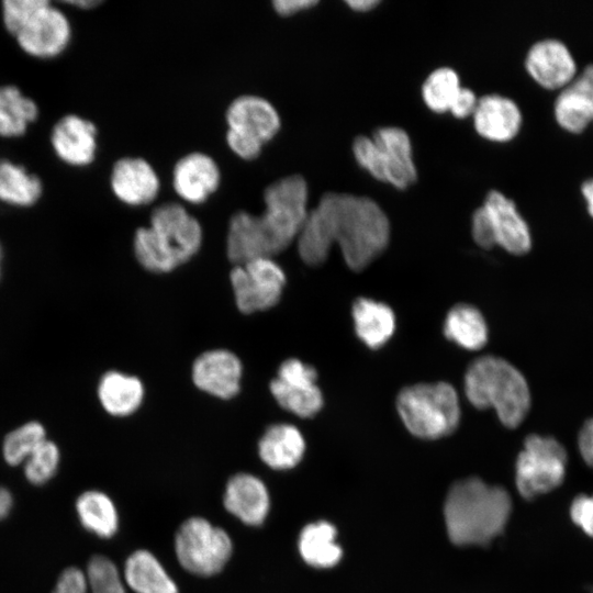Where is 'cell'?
<instances>
[{"label":"cell","mask_w":593,"mask_h":593,"mask_svg":"<svg viewBox=\"0 0 593 593\" xmlns=\"http://www.w3.org/2000/svg\"><path fill=\"white\" fill-rule=\"evenodd\" d=\"M346 3L354 10L358 12H367L372 10L379 4L377 0H348Z\"/></svg>","instance_id":"cell-42"},{"label":"cell","mask_w":593,"mask_h":593,"mask_svg":"<svg viewBox=\"0 0 593 593\" xmlns=\"http://www.w3.org/2000/svg\"><path fill=\"white\" fill-rule=\"evenodd\" d=\"M59 460L60 454L57 445L46 438L25 460L26 479L33 484L47 482L55 474Z\"/></svg>","instance_id":"cell-35"},{"label":"cell","mask_w":593,"mask_h":593,"mask_svg":"<svg viewBox=\"0 0 593 593\" xmlns=\"http://www.w3.org/2000/svg\"><path fill=\"white\" fill-rule=\"evenodd\" d=\"M472 115L477 132L489 141H511L522 125V114L516 103L497 94L480 98Z\"/></svg>","instance_id":"cell-23"},{"label":"cell","mask_w":593,"mask_h":593,"mask_svg":"<svg viewBox=\"0 0 593 593\" xmlns=\"http://www.w3.org/2000/svg\"><path fill=\"white\" fill-rule=\"evenodd\" d=\"M82 526L101 538L112 537L119 527V516L112 500L103 492H83L76 502Z\"/></svg>","instance_id":"cell-32"},{"label":"cell","mask_w":593,"mask_h":593,"mask_svg":"<svg viewBox=\"0 0 593 593\" xmlns=\"http://www.w3.org/2000/svg\"><path fill=\"white\" fill-rule=\"evenodd\" d=\"M53 593H125L116 566L107 557L93 556L87 571L70 567L60 574Z\"/></svg>","instance_id":"cell-22"},{"label":"cell","mask_w":593,"mask_h":593,"mask_svg":"<svg viewBox=\"0 0 593 593\" xmlns=\"http://www.w3.org/2000/svg\"><path fill=\"white\" fill-rule=\"evenodd\" d=\"M581 191L586 201L589 214L593 217V179L583 182Z\"/></svg>","instance_id":"cell-43"},{"label":"cell","mask_w":593,"mask_h":593,"mask_svg":"<svg viewBox=\"0 0 593 593\" xmlns=\"http://www.w3.org/2000/svg\"><path fill=\"white\" fill-rule=\"evenodd\" d=\"M316 380L315 368L299 359L290 358L281 363L269 388L282 409L299 417L307 418L316 415L324 403Z\"/></svg>","instance_id":"cell-14"},{"label":"cell","mask_w":593,"mask_h":593,"mask_svg":"<svg viewBox=\"0 0 593 593\" xmlns=\"http://www.w3.org/2000/svg\"><path fill=\"white\" fill-rule=\"evenodd\" d=\"M46 439V430L37 421L23 423L9 432L2 444L4 460L11 466L25 461Z\"/></svg>","instance_id":"cell-33"},{"label":"cell","mask_w":593,"mask_h":593,"mask_svg":"<svg viewBox=\"0 0 593 593\" xmlns=\"http://www.w3.org/2000/svg\"><path fill=\"white\" fill-rule=\"evenodd\" d=\"M2 258H3V251H2V246L0 244V276H1V270H2Z\"/></svg>","instance_id":"cell-45"},{"label":"cell","mask_w":593,"mask_h":593,"mask_svg":"<svg viewBox=\"0 0 593 593\" xmlns=\"http://www.w3.org/2000/svg\"><path fill=\"white\" fill-rule=\"evenodd\" d=\"M66 3L69 4V5H74L76 8H80V9H91V8H94V7L99 5L101 3V1L80 0V1H68Z\"/></svg>","instance_id":"cell-44"},{"label":"cell","mask_w":593,"mask_h":593,"mask_svg":"<svg viewBox=\"0 0 593 593\" xmlns=\"http://www.w3.org/2000/svg\"><path fill=\"white\" fill-rule=\"evenodd\" d=\"M159 179L154 168L143 158L124 157L116 160L110 174L113 194L128 205L152 202L159 191Z\"/></svg>","instance_id":"cell-18"},{"label":"cell","mask_w":593,"mask_h":593,"mask_svg":"<svg viewBox=\"0 0 593 593\" xmlns=\"http://www.w3.org/2000/svg\"><path fill=\"white\" fill-rule=\"evenodd\" d=\"M304 451L305 441L301 432L290 424L271 425L258 443L260 459L275 470L295 467L303 458Z\"/></svg>","instance_id":"cell-24"},{"label":"cell","mask_w":593,"mask_h":593,"mask_svg":"<svg viewBox=\"0 0 593 593\" xmlns=\"http://www.w3.org/2000/svg\"><path fill=\"white\" fill-rule=\"evenodd\" d=\"M223 503L227 512L249 526L261 525L270 508L265 483L250 473H237L227 481Z\"/></svg>","instance_id":"cell-19"},{"label":"cell","mask_w":593,"mask_h":593,"mask_svg":"<svg viewBox=\"0 0 593 593\" xmlns=\"http://www.w3.org/2000/svg\"><path fill=\"white\" fill-rule=\"evenodd\" d=\"M461 89L457 72L444 67L434 70L422 87L425 104L436 113L449 111Z\"/></svg>","instance_id":"cell-34"},{"label":"cell","mask_w":593,"mask_h":593,"mask_svg":"<svg viewBox=\"0 0 593 593\" xmlns=\"http://www.w3.org/2000/svg\"><path fill=\"white\" fill-rule=\"evenodd\" d=\"M396 410L409 432L423 439L448 436L460 421L458 394L451 384L441 381L403 388Z\"/></svg>","instance_id":"cell-6"},{"label":"cell","mask_w":593,"mask_h":593,"mask_svg":"<svg viewBox=\"0 0 593 593\" xmlns=\"http://www.w3.org/2000/svg\"><path fill=\"white\" fill-rule=\"evenodd\" d=\"M555 116L570 133H581L593 122V65L586 66L561 90L555 103Z\"/></svg>","instance_id":"cell-21"},{"label":"cell","mask_w":593,"mask_h":593,"mask_svg":"<svg viewBox=\"0 0 593 593\" xmlns=\"http://www.w3.org/2000/svg\"><path fill=\"white\" fill-rule=\"evenodd\" d=\"M351 314L356 335L367 347L378 349L392 337L395 315L385 303L358 298L353 303Z\"/></svg>","instance_id":"cell-25"},{"label":"cell","mask_w":593,"mask_h":593,"mask_svg":"<svg viewBox=\"0 0 593 593\" xmlns=\"http://www.w3.org/2000/svg\"><path fill=\"white\" fill-rule=\"evenodd\" d=\"M465 392L469 402L480 410L493 407L501 423L515 428L530 407V392L523 373L496 356L474 359L465 374Z\"/></svg>","instance_id":"cell-5"},{"label":"cell","mask_w":593,"mask_h":593,"mask_svg":"<svg viewBox=\"0 0 593 593\" xmlns=\"http://www.w3.org/2000/svg\"><path fill=\"white\" fill-rule=\"evenodd\" d=\"M568 455L553 437L532 434L524 440L515 466L521 495L534 499L557 489L564 480Z\"/></svg>","instance_id":"cell-11"},{"label":"cell","mask_w":593,"mask_h":593,"mask_svg":"<svg viewBox=\"0 0 593 593\" xmlns=\"http://www.w3.org/2000/svg\"><path fill=\"white\" fill-rule=\"evenodd\" d=\"M525 64L533 79L546 89L564 88L577 72L570 51L557 40H544L534 44Z\"/></svg>","instance_id":"cell-17"},{"label":"cell","mask_w":593,"mask_h":593,"mask_svg":"<svg viewBox=\"0 0 593 593\" xmlns=\"http://www.w3.org/2000/svg\"><path fill=\"white\" fill-rule=\"evenodd\" d=\"M477 103H478V99L474 92L468 88L461 87L449 111L456 118L463 119L473 114Z\"/></svg>","instance_id":"cell-38"},{"label":"cell","mask_w":593,"mask_h":593,"mask_svg":"<svg viewBox=\"0 0 593 593\" xmlns=\"http://www.w3.org/2000/svg\"><path fill=\"white\" fill-rule=\"evenodd\" d=\"M226 142L240 158L255 159L265 143L280 128V116L276 108L258 96H240L226 111Z\"/></svg>","instance_id":"cell-10"},{"label":"cell","mask_w":593,"mask_h":593,"mask_svg":"<svg viewBox=\"0 0 593 593\" xmlns=\"http://www.w3.org/2000/svg\"><path fill=\"white\" fill-rule=\"evenodd\" d=\"M176 556L183 569L199 577H211L228 562L233 544L230 535L203 517H190L175 537Z\"/></svg>","instance_id":"cell-9"},{"label":"cell","mask_w":593,"mask_h":593,"mask_svg":"<svg viewBox=\"0 0 593 593\" xmlns=\"http://www.w3.org/2000/svg\"><path fill=\"white\" fill-rule=\"evenodd\" d=\"M353 153L360 167L377 180L400 190L416 181L411 141L402 128L381 127L372 137L358 136L353 143Z\"/></svg>","instance_id":"cell-7"},{"label":"cell","mask_w":593,"mask_h":593,"mask_svg":"<svg viewBox=\"0 0 593 593\" xmlns=\"http://www.w3.org/2000/svg\"><path fill=\"white\" fill-rule=\"evenodd\" d=\"M471 233L474 243L483 249L500 246L513 255H524L532 248L528 225L515 203L495 190L473 212Z\"/></svg>","instance_id":"cell-8"},{"label":"cell","mask_w":593,"mask_h":593,"mask_svg":"<svg viewBox=\"0 0 593 593\" xmlns=\"http://www.w3.org/2000/svg\"><path fill=\"white\" fill-rule=\"evenodd\" d=\"M144 395L142 382L133 376L108 371L98 384V399L105 412L113 416H126L141 405Z\"/></svg>","instance_id":"cell-29"},{"label":"cell","mask_w":593,"mask_h":593,"mask_svg":"<svg viewBox=\"0 0 593 593\" xmlns=\"http://www.w3.org/2000/svg\"><path fill=\"white\" fill-rule=\"evenodd\" d=\"M42 179L25 166L0 158V202L13 208H31L42 198Z\"/></svg>","instance_id":"cell-26"},{"label":"cell","mask_w":593,"mask_h":593,"mask_svg":"<svg viewBox=\"0 0 593 593\" xmlns=\"http://www.w3.org/2000/svg\"><path fill=\"white\" fill-rule=\"evenodd\" d=\"M49 144L63 164L87 167L96 159L98 128L92 121L76 113H67L52 126Z\"/></svg>","instance_id":"cell-15"},{"label":"cell","mask_w":593,"mask_h":593,"mask_svg":"<svg viewBox=\"0 0 593 593\" xmlns=\"http://www.w3.org/2000/svg\"><path fill=\"white\" fill-rule=\"evenodd\" d=\"M307 184L300 175L287 176L264 192L260 214L236 212L230 220L226 238L228 259L238 265L281 253L298 239L306 221Z\"/></svg>","instance_id":"cell-2"},{"label":"cell","mask_w":593,"mask_h":593,"mask_svg":"<svg viewBox=\"0 0 593 593\" xmlns=\"http://www.w3.org/2000/svg\"><path fill=\"white\" fill-rule=\"evenodd\" d=\"M11 506V493L7 489L0 486V519L4 518L9 514Z\"/></svg>","instance_id":"cell-41"},{"label":"cell","mask_w":593,"mask_h":593,"mask_svg":"<svg viewBox=\"0 0 593 593\" xmlns=\"http://www.w3.org/2000/svg\"><path fill=\"white\" fill-rule=\"evenodd\" d=\"M72 26L66 12L47 1L14 36L19 48L36 59H53L70 45Z\"/></svg>","instance_id":"cell-13"},{"label":"cell","mask_w":593,"mask_h":593,"mask_svg":"<svg viewBox=\"0 0 593 593\" xmlns=\"http://www.w3.org/2000/svg\"><path fill=\"white\" fill-rule=\"evenodd\" d=\"M220 180L219 166L203 153L186 155L174 168V188L180 198L191 203L205 201L217 189Z\"/></svg>","instance_id":"cell-20"},{"label":"cell","mask_w":593,"mask_h":593,"mask_svg":"<svg viewBox=\"0 0 593 593\" xmlns=\"http://www.w3.org/2000/svg\"><path fill=\"white\" fill-rule=\"evenodd\" d=\"M511 510V497L503 488L473 477L457 481L444 506L448 536L458 546L488 545L504 529Z\"/></svg>","instance_id":"cell-3"},{"label":"cell","mask_w":593,"mask_h":593,"mask_svg":"<svg viewBox=\"0 0 593 593\" xmlns=\"http://www.w3.org/2000/svg\"><path fill=\"white\" fill-rule=\"evenodd\" d=\"M40 116L34 99L11 83L0 85V137L18 138L26 134Z\"/></svg>","instance_id":"cell-27"},{"label":"cell","mask_w":593,"mask_h":593,"mask_svg":"<svg viewBox=\"0 0 593 593\" xmlns=\"http://www.w3.org/2000/svg\"><path fill=\"white\" fill-rule=\"evenodd\" d=\"M570 517L588 536L593 537V495L580 494L574 497Z\"/></svg>","instance_id":"cell-37"},{"label":"cell","mask_w":593,"mask_h":593,"mask_svg":"<svg viewBox=\"0 0 593 593\" xmlns=\"http://www.w3.org/2000/svg\"><path fill=\"white\" fill-rule=\"evenodd\" d=\"M238 310L245 314L266 311L281 299L286 275L270 257L236 265L230 275Z\"/></svg>","instance_id":"cell-12"},{"label":"cell","mask_w":593,"mask_h":593,"mask_svg":"<svg viewBox=\"0 0 593 593\" xmlns=\"http://www.w3.org/2000/svg\"><path fill=\"white\" fill-rule=\"evenodd\" d=\"M444 335L468 350H479L488 342V326L481 312L473 305L459 303L452 306L444 322Z\"/></svg>","instance_id":"cell-31"},{"label":"cell","mask_w":593,"mask_h":593,"mask_svg":"<svg viewBox=\"0 0 593 593\" xmlns=\"http://www.w3.org/2000/svg\"><path fill=\"white\" fill-rule=\"evenodd\" d=\"M390 239V223L383 210L368 197L327 192L309 211L296 239L301 259L320 266L335 243L346 265L361 271L378 258Z\"/></svg>","instance_id":"cell-1"},{"label":"cell","mask_w":593,"mask_h":593,"mask_svg":"<svg viewBox=\"0 0 593 593\" xmlns=\"http://www.w3.org/2000/svg\"><path fill=\"white\" fill-rule=\"evenodd\" d=\"M336 528L331 523L320 521L307 524L299 536V552L310 566L318 569L331 568L342 558V548L336 542Z\"/></svg>","instance_id":"cell-30"},{"label":"cell","mask_w":593,"mask_h":593,"mask_svg":"<svg viewBox=\"0 0 593 593\" xmlns=\"http://www.w3.org/2000/svg\"><path fill=\"white\" fill-rule=\"evenodd\" d=\"M202 243L200 223L178 203L156 208L149 225L139 227L134 236L137 261L153 272H169L187 262Z\"/></svg>","instance_id":"cell-4"},{"label":"cell","mask_w":593,"mask_h":593,"mask_svg":"<svg viewBox=\"0 0 593 593\" xmlns=\"http://www.w3.org/2000/svg\"><path fill=\"white\" fill-rule=\"evenodd\" d=\"M243 367L236 355L215 349L200 355L192 367V380L202 391L219 399L235 396L240 387Z\"/></svg>","instance_id":"cell-16"},{"label":"cell","mask_w":593,"mask_h":593,"mask_svg":"<svg viewBox=\"0 0 593 593\" xmlns=\"http://www.w3.org/2000/svg\"><path fill=\"white\" fill-rule=\"evenodd\" d=\"M124 580L135 593H178V586L159 560L148 550L130 555L124 566Z\"/></svg>","instance_id":"cell-28"},{"label":"cell","mask_w":593,"mask_h":593,"mask_svg":"<svg viewBox=\"0 0 593 593\" xmlns=\"http://www.w3.org/2000/svg\"><path fill=\"white\" fill-rule=\"evenodd\" d=\"M317 4L314 0H276L272 2L275 11L283 16L295 14Z\"/></svg>","instance_id":"cell-40"},{"label":"cell","mask_w":593,"mask_h":593,"mask_svg":"<svg viewBox=\"0 0 593 593\" xmlns=\"http://www.w3.org/2000/svg\"><path fill=\"white\" fill-rule=\"evenodd\" d=\"M578 447L585 463L593 468V417L582 425L578 436Z\"/></svg>","instance_id":"cell-39"},{"label":"cell","mask_w":593,"mask_h":593,"mask_svg":"<svg viewBox=\"0 0 593 593\" xmlns=\"http://www.w3.org/2000/svg\"><path fill=\"white\" fill-rule=\"evenodd\" d=\"M48 0H4L1 21L5 31L15 36Z\"/></svg>","instance_id":"cell-36"}]
</instances>
